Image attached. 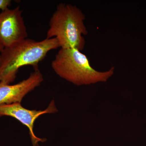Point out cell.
I'll list each match as a JSON object with an SVG mask.
<instances>
[{"label":"cell","instance_id":"cell-1","mask_svg":"<svg viewBox=\"0 0 146 146\" xmlns=\"http://www.w3.org/2000/svg\"><path fill=\"white\" fill-rule=\"evenodd\" d=\"M60 48L56 38L40 41L27 39L0 52V82L10 84L16 78L19 69L27 65L38 68V64L53 50Z\"/></svg>","mask_w":146,"mask_h":146},{"label":"cell","instance_id":"cell-2","mask_svg":"<svg viewBox=\"0 0 146 146\" xmlns=\"http://www.w3.org/2000/svg\"><path fill=\"white\" fill-rule=\"evenodd\" d=\"M85 16L76 5L61 3L57 6L49 22L46 38H56L60 48L83 50L84 36L88 34Z\"/></svg>","mask_w":146,"mask_h":146},{"label":"cell","instance_id":"cell-3","mask_svg":"<svg viewBox=\"0 0 146 146\" xmlns=\"http://www.w3.org/2000/svg\"><path fill=\"white\" fill-rule=\"evenodd\" d=\"M51 66L59 77L77 86L105 82L115 70L112 67L105 72L96 70L91 66L86 55L75 48H60Z\"/></svg>","mask_w":146,"mask_h":146},{"label":"cell","instance_id":"cell-4","mask_svg":"<svg viewBox=\"0 0 146 146\" xmlns=\"http://www.w3.org/2000/svg\"><path fill=\"white\" fill-rule=\"evenodd\" d=\"M22 13L19 6L13 9L7 8L0 12V44L4 48L27 38Z\"/></svg>","mask_w":146,"mask_h":146},{"label":"cell","instance_id":"cell-5","mask_svg":"<svg viewBox=\"0 0 146 146\" xmlns=\"http://www.w3.org/2000/svg\"><path fill=\"white\" fill-rule=\"evenodd\" d=\"M57 112L54 100L50 102L46 109L44 110H30L22 106L20 103L0 105V117L5 116L12 117L28 127L33 146H36L39 142L45 141L44 138H38L35 134L33 127L35 120L44 114Z\"/></svg>","mask_w":146,"mask_h":146},{"label":"cell","instance_id":"cell-6","mask_svg":"<svg viewBox=\"0 0 146 146\" xmlns=\"http://www.w3.org/2000/svg\"><path fill=\"white\" fill-rule=\"evenodd\" d=\"M34 70L27 78L16 84L11 85L0 82V105L21 103L27 94L41 84L44 80L42 74L39 68Z\"/></svg>","mask_w":146,"mask_h":146},{"label":"cell","instance_id":"cell-7","mask_svg":"<svg viewBox=\"0 0 146 146\" xmlns=\"http://www.w3.org/2000/svg\"><path fill=\"white\" fill-rule=\"evenodd\" d=\"M11 3L10 0H0V10H3L9 8L11 5Z\"/></svg>","mask_w":146,"mask_h":146},{"label":"cell","instance_id":"cell-8","mask_svg":"<svg viewBox=\"0 0 146 146\" xmlns=\"http://www.w3.org/2000/svg\"><path fill=\"white\" fill-rule=\"evenodd\" d=\"M4 47L1 44H0V52L1 51V50L3 49V48Z\"/></svg>","mask_w":146,"mask_h":146}]
</instances>
